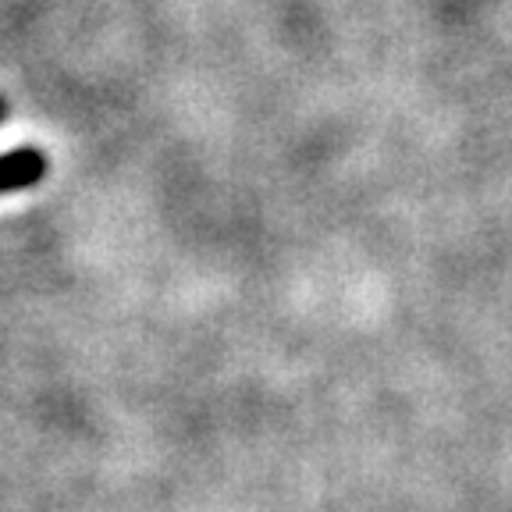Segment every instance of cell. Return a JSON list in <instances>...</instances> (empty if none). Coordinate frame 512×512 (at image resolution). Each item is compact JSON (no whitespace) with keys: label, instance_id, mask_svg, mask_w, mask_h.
<instances>
[{"label":"cell","instance_id":"6da1fadb","mask_svg":"<svg viewBox=\"0 0 512 512\" xmlns=\"http://www.w3.org/2000/svg\"><path fill=\"white\" fill-rule=\"evenodd\" d=\"M43 171H47V157L32 146L0 153V192L32 189V185L43 182Z\"/></svg>","mask_w":512,"mask_h":512},{"label":"cell","instance_id":"7a4b0ae2","mask_svg":"<svg viewBox=\"0 0 512 512\" xmlns=\"http://www.w3.org/2000/svg\"><path fill=\"white\" fill-rule=\"evenodd\" d=\"M8 118V100H4V96H0V121Z\"/></svg>","mask_w":512,"mask_h":512}]
</instances>
